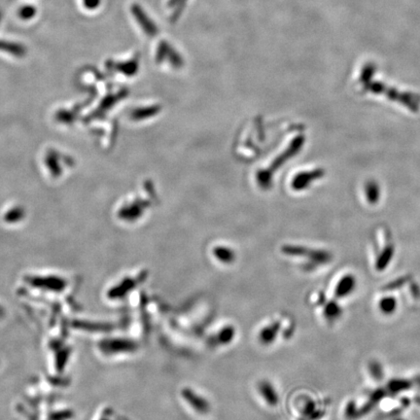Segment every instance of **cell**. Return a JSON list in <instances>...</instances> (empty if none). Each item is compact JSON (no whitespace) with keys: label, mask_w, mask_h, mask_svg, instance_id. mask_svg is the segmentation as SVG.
<instances>
[{"label":"cell","mask_w":420,"mask_h":420,"mask_svg":"<svg viewBox=\"0 0 420 420\" xmlns=\"http://www.w3.org/2000/svg\"><path fill=\"white\" fill-rule=\"evenodd\" d=\"M355 287V279L352 276H346L340 280L336 289V295L339 298H343L353 291Z\"/></svg>","instance_id":"obj_1"},{"label":"cell","mask_w":420,"mask_h":420,"mask_svg":"<svg viewBox=\"0 0 420 420\" xmlns=\"http://www.w3.org/2000/svg\"><path fill=\"white\" fill-rule=\"evenodd\" d=\"M393 252H394V250H393V247L391 245L387 246L384 249V251L381 253V255L380 256V258L377 261V269L379 271L384 270L387 267L388 263H390V261L392 259Z\"/></svg>","instance_id":"obj_2"},{"label":"cell","mask_w":420,"mask_h":420,"mask_svg":"<svg viewBox=\"0 0 420 420\" xmlns=\"http://www.w3.org/2000/svg\"><path fill=\"white\" fill-rule=\"evenodd\" d=\"M0 50L9 52L11 54H14L15 56H21L24 53V49L22 48V46L17 43L2 40H0Z\"/></svg>","instance_id":"obj_3"},{"label":"cell","mask_w":420,"mask_h":420,"mask_svg":"<svg viewBox=\"0 0 420 420\" xmlns=\"http://www.w3.org/2000/svg\"><path fill=\"white\" fill-rule=\"evenodd\" d=\"M366 194L368 200L371 203H375L380 199V188L375 182H369L366 185Z\"/></svg>","instance_id":"obj_4"},{"label":"cell","mask_w":420,"mask_h":420,"mask_svg":"<svg viewBox=\"0 0 420 420\" xmlns=\"http://www.w3.org/2000/svg\"><path fill=\"white\" fill-rule=\"evenodd\" d=\"M35 14H36V9L33 5H23L20 8V10L18 12L19 17L24 20H27L34 18Z\"/></svg>","instance_id":"obj_5"},{"label":"cell","mask_w":420,"mask_h":420,"mask_svg":"<svg viewBox=\"0 0 420 420\" xmlns=\"http://www.w3.org/2000/svg\"><path fill=\"white\" fill-rule=\"evenodd\" d=\"M380 307L382 310L383 313L390 314L392 313L396 308V301L393 298H385L382 300H380Z\"/></svg>","instance_id":"obj_6"},{"label":"cell","mask_w":420,"mask_h":420,"mask_svg":"<svg viewBox=\"0 0 420 420\" xmlns=\"http://www.w3.org/2000/svg\"><path fill=\"white\" fill-rule=\"evenodd\" d=\"M410 387V383L408 381H403V380H394L393 382L390 383V388L392 391L395 392H399L402 390H406L407 388Z\"/></svg>","instance_id":"obj_7"},{"label":"cell","mask_w":420,"mask_h":420,"mask_svg":"<svg viewBox=\"0 0 420 420\" xmlns=\"http://www.w3.org/2000/svg\"><path fill=\"white\" fill-rule=\"evenodd\" d=\"M340 313V307L336 304V302H330L326 307V314L328 317L336 318Z\"/></svg>","instance_id":"obj_8"},{"label":"cell","mask_w":420,"mask_h":420,"mask_svg":"<svg viewBox=\"0 0 420 420\" xmlns=\"http://www.w3.org/2000/svg\"><path fill=\"white\" fill-rule=\"evenodd\" d=\"M82 3L86 9L93 10V9H96L100 5V0H82Z\"/></svg>","instance_id":"obj_9"},{"label":"cell","mask_w":420,"mask_h":420,"mask_svg":"<svg viewBox=\"0 0 420 420\" xmlns=\"http://www.w3.org/2000/svg\"><path fill=\"white\" fill-rule=\"evenodd\" d=\"M0 20H1V13H0Z\"/></svg>","instance_id":"obj_10"}]
</instances>
